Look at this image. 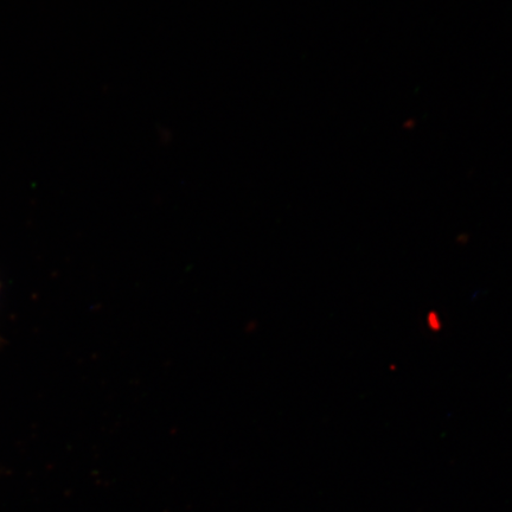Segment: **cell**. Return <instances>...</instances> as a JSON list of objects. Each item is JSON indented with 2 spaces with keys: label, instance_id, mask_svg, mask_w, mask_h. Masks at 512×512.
Returning a JSON list of instances; mask_svg holds the SVG:
<instances>
[{
  "label": "cell",
  "instance_id": "1",
  "mask_svg": "<svg viewBox=\"0 0 512 512\" xmlns=\"http://www.w3.org/2000/svg\"><path fill=\"white\" fill-rule=\"evenodd\" d=\"M426 325L427 329L433 332V334H439L444 329L443 319H441L439 312L435 310L427 313Z\"/></svg>",
  "mask_w": 512,
  "mask_h": 512
}]
</instances>
